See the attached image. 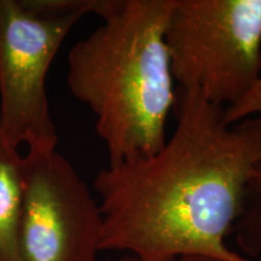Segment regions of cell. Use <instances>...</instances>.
Wrapping results in <instances>:
<instances>
[{
	"label": "cell",
	"instance_id": "1",
	"mask_svg": "<svg viewBox=\"0 0 261 261\" xmlns=\"http://www.w3.org/2000/svg\"><path fill=\"white\" fill-rule=\"evenodd\" d=\"M173 113L177 123L159 151L97 173L102 250L140 261H261L225 243L261 163V119L228 125L224 108L180 89Z\"/></svg>",
	"mask_w": 261,
	"mask_h": 261
},
{
	"label": "cell",
	"instance_id": "2",
	"mask_svg": "<svg viewBox=\"0 0 261 261\" xmlns=\"http://www.w3.org/2000/svg\"><path fill=\"white\" fill-rule=\"evenodd\" d=\"M172 0H109L68 55L67 84L94 115L108 165L152 155L167 140L177 98L166 44Z\"/></svg>",
	"mask_w": 261,
	"mask_h": 261
},
{
	"label": "cell",
	"instance_id": "3",
	"mask_svg": "<svg viewBox=\"0 0 261 261\" xmlns=\"http://www.w3.org/2000/svg\"><path fill=\"white\" fill-rule=\"evenodd\" d=\"M108 0H0V138L14 148L57 149L46 76L85 15Z\"/></svg>",
	"mask_w": 261,
	"mask_h": 261
},
{
	"label": "cell",
	"instance_id": "4",
	"mask_svg": "<svg viewBox=\"0 0 261 261\" xmlns=\"http://www.w3.org/2000/svg\"><path fill=\"white\" fill-rule=\"evenodd\" d=\"M166 44L177 89L233 106L261 76V0H172Z\"/></svg>",
	"mask_w": 261,
	"mask_h": 261
},
{
	"label": "cell",
	"instance_id": "5",
	"mask_svg": "<svg viewBox=\"0 0 261 261\" xmlns=\"http://www.w3.org/2000/svg\"><path fill=\"white\" fill-rule=\"evenodd\" d=\"M103 218L98 200L57 149L22 155L21 261H99Z\"/></svg>",
	"mask_w": 261,
	"mask_h": 261
},
{
	"label": "cell",
	"instance_id": "6",
	"mask_svg": "<svg viewBox=\"0 0 261 261\" xmlns=\"http://www.w3.org/2000/svg\"><path fill=\"white\" fill-rule=\"evenodd\" d=\"M22 155L0 138V261L19 260Z\"/></svg>",
	"mask_w": 261,
	"mask_h": 261
},
{
	"label": "cell",
	"instance_id": "7",
	"mask_svg": "<svg viewBox=\"0 0 261 261\" xmlns=\"http://www.w3.org/2000/svg\"><path fill=\"white\" fill-rule=\"evenodd\" d=\"M232 233L237 246L249 259L256 260L261 254V163L248 182L242 211Z\"/></svg>",
	"mask_w": 261,
	"mask_h": 261
},
{
	"label": "cell",
	"instance_id": "8",
	"mask_svg": "<svg viewBox=\"0 0 261 261\" xmlns=\"http://www.w3.org/2000/svg\"><path fill=\"white\" fill-rule=\"evenodd\" d=\"M252 117L261 119V76L240 102L224 109V119L228 125H234Z\"/></svg>",
	"mask_w": 261,
	"mask_h": 261
},
{
	"label": "cell",
	"instance_id": "9",
	"mask_svg": "<svg viewBox=\"0 0 261 261\" xmlns=\"http://www.w3.org/2000/svg\"><path fill=\"white\" fill-rule=\"evenodd\" d=\"M107 261H140L139 259H137L136 256L133 255H127L123 257H120L117 260H107ZM177 261H217V260H212V259H207V257H200V256H184L178 259Z\"/></svg>",
	"mask_w": 261,
	"mask_h": 261
}]
</instances>
